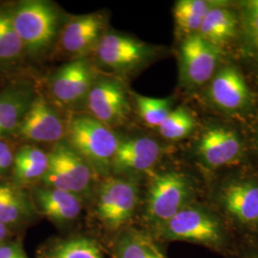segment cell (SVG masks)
Instances as JSON below:
<instances>
[{"mask_svg": "<svg viewBox=\"0 0 258 258\" xmlns=\"http://www.w3.org/2000/svg\"><path fill=\"white\" fill-rule=\"evenodd\" d=\"M18 130L22 137L42 143H59L66 135L63 121L43 98L33 100Z\"/></svg>", "mask_w": 258, "mask_h": 258, "instance_id": "5bb4252c", "label": "cell"}, {"mask_svg": "<svg viewBox=\"0 0 258 258\" xmlns=\"http://www.w3.org/2000/svg\"><path fill=\"white\" fill-rule=\"evenodd\" d=\"M140 199L139 185L123 178H107L98 191L96 213L104 226L119 230L134 215Z\"/></svg>", "mask_w": 258, "mask_h": 258, "instance_id": "52a82bcc", "label": "cell"}, {"mask_svg": "<svg viewBox=\"0 0 258 258\" xmlns=\"http://www.w3.org/2000/svg\"><path fill=\"white\" fill-rule=\"evenodd\" d=\"M196 149L198 161L210 171L235 166L243 156L239 135L234 130L221 125L205 130Z\"/></svg>", "mask_w": 258, "mask_h": 258, "instance_id": "9c48e42d", "label": "cell"}, {"mask_svg": "<svg viewBox=\"0 0 258 258\" xmlns=\"http://www.w3.org/2000/svg\"><path fill=\"white\" fill-rule=\"evenodd\" d=\"M135 100L141 118L151 127H159L172 110L171 99H156L136 95Z\"/></svg>", "mask_w": 258, "mask_h": 258, "instance_id": "484cf974", "label": "cell"}, {"mask_svg": "<svg viewBox=\"0 0 258 258\" xmlns=\"http://www.w3.org/2000/svg\"><path fill=\"white\" fill-rule=\"evenodd\" d=\"M23 51V43L14 27L11 14L0 12V65L19 60Z\"/></svg>", "mask_w": 258, "mask_h": 258, "instance_id": "603a6c76", "label": "cell"}, {"mask_svg": "<svg viewBox=\"0 0 258 258\" xmlns=\"http://www.w3.org/2000/svg\"><path fill=\"white\" fill-rule=\"evenodd\" d=\"M12 187L13 186L7 185V184H0V212L2 211L4 205L9 197Z\"/></svg>", "mask_w": 258, "mask_h": 258, "instance_id": "1f68e13d", "label": "cell"}, {"mask_svg": "<svg viewBox=\"0 0 258 258\" xmlns=\"http://www.w3.org/2000/svg\"><path fill=\"white\" fill-rule=\"evenodd\" d=\"M39 211L56 224H66L78 218L82 212L80 196L52 187L39 188L36 192Z\"/></svg>", "mask_w": 258, "mask_h": 258, "instance_id": "e0dca14e", "label": "cell"}, {"mask_svg": "<svg viewBox=\"0 0 258 258\" xmlns=\"http://www.w3.org/2000/svg\"><path fill=\"white\" fill-rule=\"evenodd\" d=\"M86 100L91 116L108 127L127 119L130 105L126 92L116 80L102 78L96 81Z\"/></svg>", "mask_w": 258, "mask_h": 258, "instance_id": "7c38bea8", "label": "cell"}, {"mask_svg": "<svg viewBox=\"0 0 258 258\" xmlns=\"http://www.w3.org/2000/svg\"><path fill=\"white\" fill-rule=\"evenodd\" d=\"M157 241L149 231H126L117 243L115 258H166Z\"/></svg>", "mask_w": 258, "mask_h": 258, "instance_id": "ffe728a7", "label": "cell"}, {"mask_svg": "<svg viewBox=\"0 0 258 258\" xmlns=\"http://www.w3.org/2000/svg\"><path fill=\"white\" fill-rule=\"evenodd\" d=\"M161 147L153 139L135 137L120 141L111 170L115 173L137 174L153 168L161 156Z\"/></svg>", "mask_w": 258, "mask_h": 258, "instance_id": "9a60e30c", "label": "cell"}, {"mask_svg": "<svg viewBox=\"0 0 258 258\" xmlns=\"http://www.w3.org/2000/svg\"><path fill=\"white\" fill-rule=\"evenodd\" d=\"M15 155L9 146L0 141V173L7 171L10 167L14 166Z\"/></svg>", "mask_w": 258, "mask_h": 258, "instance_id": "f546056e", "label": "cell"}, {"mask_svg": "<svg viewBox=\"0 0 258 258\" xmlns=\"http://www.w3.org/2000/svg\"><path fill=\"white\" fill-rule=\"evenodd\" d=\"M48 258H103L92 240L76 237L63 240L52 249Z\"/></svg>", "mask_w": 258, "mask_h": 258, "instance_id": "d4e9b609", "label": "cell"}, {"mask_svg": "<svg viewBox=\"0 0 258 258\" xmlns=\"http://www.w3.org/2000/svg\"><path fill=\"white\" fill-rule=\"evenodd\" d=\"M30 204L26 195L18 187H12L9 197L0 212V222L7 227L19 224L30 215Z\"/></svg>", "mask_w": 258, "mask_h": 258, "instance_id": "83f0119b", "label": "cell"}, {"mask_svg": "<svg viewBox=\"0 0 258 258\" xmlns=\"http://www.w3.org/2000/svg\"><path fill=\"white\" fill-rule=\"evenodd\" d=\"M48 168V154L41 149L25 146L19 149L14 161V179L19 185H25L42 179Z\"/></svg>", "mask_w": 258, "mask_h": 258, "instance_id": "44dd1931", "label": "cell"}, {"mask_svg": "<svg viewBox=\"0 0 258 258\" xmlns=\"http://www.w3.org/2000/svg\"><path fill=\"white\" fill-rule=\"evenodd\" d=\"M0 258H29L18 242H4L0 245Z\"/></svg>", "mask_w": 258, "mask_h": 258, "instance_id": "f1b7e54d", "label": "cell"}, {"mask_svg": "<svg viewBox=\"0 0 258 258\" xmlns=\"http://www.w3.org/2000/svg\"><path fill=\"white\" fill-rule=\"evenodd\" d=\"M96 51L103 66L118 73H126L144 64L153 50L133 37L107 34L100 39Z\"/></svg>", "mask_w": 258, "mask_h": 258, "instance_id": "8fae6325", "label": "cell"}, {"mask_svg": "<svg viewBox=\"0 0 258 258\" xmlns=\"http://www.w3.org/2000/svg\"><path fill=\"white\" fill-rule=\"evenodd\" d=\"M256 145H257V148H258V133H257V138H256Z\"/></svg>", "mask_w": 258, "mask_h": 258, "instance_id": "d6a6232c", "label": "cell"}, {"mask_svg": "<svg viewBox=\"0 0 258 258\" xmlns=\"http://www.w3.org/2000/svg\"><path fill=\"white\" fill-rule=\"evenodd\" d=\"M150 232V231H149ZM158 241L187 242L231 258L241 243L209 203L195 201L150 232Z\"/></svg>", "mask_w": 258, "mask_h": 258, "instance_id": "7a4b0ae2", "label": "cell"}, {"mask_svg": "<svg viewBox=\"0 0 258 258\" xmlns=\"http://www.w3.org/2000/svg\"><path fill=\"white\" fill-rule=\"evenodd\" d=\"M103 18L92 14L72 19L61 31L60 45L72 55L86 54L96 48L102 37Z\"/></svg>", "mask_w": 258, "mask_h": 258, "instance_id": "2e32d148", "label": "cell"}, {"mask_svg": "<svg viewBox=\"0 0 258 258\" xmlns=\"http://www.w3.org/2000/svg\"><path fill=\"white\" fill-rule=\"evenodd\" d=\"M221 48L199 35L184 37L179 49L180 83L186 89H195L210 83L218 70Z\"/></svg>", "mask_w": 258, "mask_h": 258, "instance_id": "ba28073f", "label": "cell"}, {"mask_svg": "<svg viewBox=\"0 0 258 258\" xmlns=\"http://www.w3.org/2000/svg\"><path fill=\"white\" fill-rule=\"evenodd\" d=\"M66 143L91 166L94 172L107 175L120 140L110 127L91 115L72 117L66 126Z\"/></svg>", "mask_w": 258, "mask_h": 258, "instance_id": "277c9868", "label": "cell"}, {"mask_svg": "<svg viewBox=\"0 0 258 258\" xmlns=\"http://www.w3.org/2000/svg\"><path fill=\"white\" fill-rule=\"evenodd\" d=\"M197 194L196 181L182 171L166 170L153 176L148 185L144 212V219L150 232L197 201Z\"/></svg>", "mask_w": 258, "mask_h": 258, "instance_id": "3957f363", "label": "cell"}, {"mask_svg": "<svg viewBox=\"0 0 258 258\" xmlns=\"http://www.w3.org/2000/svg\"><path fill=\"white\" fill-rule=\"evenodd\" d=\"M240 27L250 54L258 60V0L241 4Z\"/></svg>", "mask_w": 258, "mask_h": 258, "instance_id": "4316f807", "label": "cell"}, {"mask_svg": "<svg viewBox=\"0 0 258 258\" xmlns=\"http://www.w3.org/2000/svg\"><path fill=\"white\" fill-rule=\"evenodd\" d=\"M34 99L33 90L24 84L11 85L0 93V136L19 128Z\"/></svg>", "mask_w": 258, "mask_h": 258, "instance_id": "d6986e66", "label": "cell"}, {"mask_svg": "<svg viewBox=\"0 0 258 258\" xmlns=\"http://www.w3.org/2000/svg\"><path fill=\"white\" fill-rule=\"evenodd\" d=\"M11 16L24 50L30 55H41L54 42L59 16L49 2L25 1L11 13Z\"/></svg>", "mask_w": 258, "mask_h": 258, "instance_id": "5b68a950", "label": "cell"}, {"mask_svg": "<svg viewBox=\"0 0 258 258\" xmlns=\"http://www.w3.org/2000/svg\"><path fill=\"white\" fill-rule=\"evenodd\" d=\"M231 258H258V242L241 245L237 252Z\"/></svg>", "mask_w": 258, "mask_h": 258, "instance_id": "4dcf8cb0", "label": "cell"}, {"mask_svg": "<svg viewBox=\"0 0 258 258\" xmlns=\"http://www.w3.org/2000/svg\"><path fill=\"white\" fill-rule=\"evenodd\" d=\"M239 27V15L231 7L216 2L205 17L197 35L221 48L234 37Z\"/></svg>", "mask_w": 258, "mask_h": 258, "instance_id": "ac0fdd59", "label": "cell"}, {"mask_svg": "<svg viewBox=\"0 0 258 258\" xmlns=\"http://www.w3.org/2000/svg\"><path fill=\"white\" fill-rule=\"evenodd\" d=\"M216 2L208 0H179L173 9L176 28L184 37L196 35L208 12Z\"/></svg>", "mask_w": 258, "mask_h": 258, "instance_id": "7402d4cb", "label": "cell"}, {"mask_svg": "<svg viewBox=\"0 0 258 258\" xmlns=\"http://www.w3.org/2000/svg\"><path fill=\"white\" fill-rule=\"evenodd\" d=\"M208 202L221 216L241 245L258 242V174L235 171L216 177Z\"/></svg>", "mask_w": 258, "mask_h": 258, "instance_id": "6da1fadb", "label": "cell"}, {"mask_svg": "<svg viewBox=\"0 0 258 258\" xmlns=\"http://www.w3.org/2000/svg\"><path fill=\"white\" fill-rule=\"evenodd\" d=\"M158 128L164 138L178 141L190 135L195 128V120L188 109L179 106L171 110Z\"/></svg>", "mask_w": 258, "mask_h": 258, "instance_id": "cb8c5ba5", "label": "cell"}, {"mask_svg": "<svg viewBox=\"0 0 258 258\" xmlns=\"http://www.w3.org/2000/svg\"><path fill=\"white\" fill-rule=\"evenodd\" d=\"M93 169L66 142H59L48 154V168L41 179L47 187L80 196L90 190Z\"/></svg>", "mask_w": 258, "mask_h": 258, "instance_id": "8992f818", "label": "cell"}, {"mask_svg": "<svg viewBox=\"0 0 258 258\" xmlns=\"http://www.w3.org/2000/svg\"><path fill=\"white\" fill-rule=\"evenodd\" d=\"M96 82L91 65L85 59H76L60 67L51 81V91L64 104H74L87 99Z\"/></svg>", "mask_w": 258, "mask_h": 258, "instance_id": "4fadbf2b", "label": "cell"}, {"mask_svg": "<svg viewBox=\"0 0 258 258\" xmlns=\"http://www.w3.org/2000/svg\"><path fill=\"white\" fill-rule=\"evenodd\" d=\"M208 98L217 109L236 114L247 110L251 103V94L244 76L232 64L219 68L209 83Z\"/></svg>", "mask_w": 258, "mask_h": 258, "instance_id": "30bf717a", "label": "cell"}]
</instances>
